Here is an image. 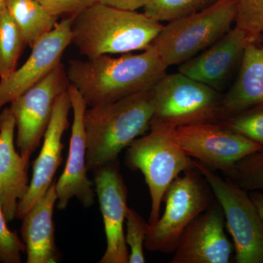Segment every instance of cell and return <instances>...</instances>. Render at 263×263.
I'll return each instance as SVG.
<instances>
[{"label":"cell","mask_w":263,"mask_h":263,"mask_svg":"<svg viewBox=\"0 0 263 263\" xmlns=\"http://www.w3.org/2000/svg\"><path fill=\"white\" fill-rule=\"evenodd\" d=\"M167 68L152 45L138 54L70 60L67 75L86 105L93 107L152 89Z\"/></svg>","instance_id":"6da1fadb"},{"label":"cell","mask_w":263,"mask_h":263,"mask_svg":"<svg viewBox=\"0 0 263 263\" xmlns=\"http://www.w3.org/2000/svg\"><path fill=\"white\" fill-rule=\"evenodd\" d=\"M71 16L72 43L88 59L144 51L163 27L144 13L100 2Z\"/></svg>","instance_id":"7a4b0ae2"},{"label":"cell","mask_w":263,"mask_h":263,"mask_svg":"<svg viewBox=\"0 0 263 263\" xmlns=\"http://www.w3.org/2000/svg\"><path fill=\"white\" fill-rule=\"evenodd\" d=\"M152 89L86 108L84 114L88 171L118 160L119 154L150 130Z\"/></svg>","instance_id":"3957f363"},{"label":"cell","mask_w":263,"mask_h":263,"mask_svg":"<svg viewBox=\"0 0 263 263\" xmlns=\"http://www.w3.org/2000/svg\"><path fill=\"white\" fill-rule=\"evenodd\" d=\"M153 117L150 129H176L224 119L219 91L181 72L165 73L152 89Z\"/></svg>","instance_id":"277c9868"},{"label":"cell","mask_w":263,"mask_h":263,"mask_svg":"<svg viewBox=\"0 0 263 263\" xmlns=\"http://www.w3.org/2000/svg\"><path fill=\"white\" fill-rule=\"evenodd\" d=\"M235 18V0H219L205 9L169 22L152 45L167 67L181 65L226 35Z\"/></svg>","instance_id":"5b68a950"},{"label":"cell","mask_w":263,"mask_h":263,"mask_svg":"<svg viewBox=\"0 0 263 263\" xmlns=\"http://www.w3.org/2000/svg\"><path fill=\"white\" fill-rule=\"evenodd\" d=\"M174 131L167 127L152 128L146 136L132 142L126 151V165L141 171L149 190V224L160 218L161 204L171 183L184 171L195 167V160L175 141Z\"/></svg>","instance_id":"8992f818"},{"label":"cell","mask_w":263,"mask_h":263,"mask_svg":"<svg viewBox=\"0 0 263 263\" xmlns=\"http://www.w3.org/2000/svg\"><path fill=\"white\" fill-rule=\"evenodd\" d=\"M216 200L210 184L196 166L180 175L164 194L165 209L155 224H148L145 248L173 254L186 227Z\"/></svg>","instance_id":"52a82bcc"},{"label":"cell","mask_w":263,"mask_h":263,"mask_svg":"<svg viewBox=\"0 0 263 263\" xmlns=\"http://www.w3.org/2000/svg\"><path fill=\"white\" fill-rule=\"evenodd\" d=\"M195 166L222 208L226 226L234 242L235 262L263 263V219L247 192L199 161H195Z\"/></svg>","instance_id":"ba28073f"},{"label":"cell","mask_w":263,"mask_h":263,"mask_svg":"<svg viewBox=\"0 0 263 263\" xmlns=\"http://www.w3.org/2000/svg\"><path fill=\"white\" fill-rule=\"evenodd\" d=\"M62 62L44 78L10 103L17 128L19 154L29 161L44 137L57 100L70 86Z\"/></svg>","instance_id":"9c48e42d"},{"label":"cell","mask_w":263,"mask_h":263,"mask_svg":"<svg viewBox=\"0 0 263 263\" xmlns=\"http://www.w3.org/2000/svg\"><path fill=\"white\" fill-rule=\"evenodd\" d=\"M175 141L190 157L223 174L263 146L231 130L221 122L202 123L176 128Z\"/></svg>","instance_id":"30bf717a"},{"label":"cell","mask_w":263,"mask_h":263,"mask_svg":"<svg viewBox=\"0 0 263 263\" xmlns=\"http://www.w3.org/2000/svg\"><path fill=\"white\" fill-rule=\"evenodd\" d=\"M92 173L107 240L100 263H129L124 231L127 189L119 171V160L93 170Z\"/></svg>","instance_id":"8fae6325"},{"label":"cell","mask_w":263,"mask_h":263,"mask_svg":"<svg viewBox=\"0 0 263 263\" xmlns=\"http://www.w3.org/2000/svg\"><path fill=\"white\" fill-rule=\"evenodd\" d=\"M226 218L214 200L184 230L171 263H229L233 246L224 232Z\"/></svg>","instance_id":"7c38bea8"},{"label":"cell","mask_w":263,"mask_h":263,"mask_svg":"<svg viewBox=\"0 0 263 263\" xmlns=\"http://www.w3.org/2000/svg\"><path fill=\"white\" fill-rule=\"evenodd\" d=\"M72 16L57 23L32 48L27 61L0 81V112L6 104L42 80L54 67L61 63L64 52L72 43Z\"/></svg>","instance_id":"4fadbf2b"},{"label":"cell","mask_w":263,"mask_h":263,"mask_svg":"<svg viewBox=\"0 0 263 263\" xmlns=\"http://www.w3.org/2000/svg\"><path fill=\"white\" fill-rule=\"evenodd\" d=\"M67 91L72 104L73 122L67 163L63 174L56 182L57 205L60 210L65 209L73 197L84 206L91 207L95 203V197L86 167L84 114L87 105L80 91L73 85L70 84Z\"/></svg>","instance_id":"5bb4252c"},{"label":"cell","mask_w":263,"mask_h":263,"mask_svg":"<svg viewBox=\"0 0 263 263\" xmlns=\"http://www.w3.org/2000/svg\"><path fill=\"white\" fill-rule=\"evenodd\" d=\"M72 109L68 91L57 100L47 129L43 137L40 155L32 164V176L28 192L19 200L15 218L22 219L29 209L42 197L53 182L57 171L62 163V136L69 127L68 115Z\"/></svg>","instance_id":"9a60e30c"},{"label":"cell","mask_w":263,"mask_h":263,"mask_svg":"<svg viewBox=\"0 0 263 263\" xmlns=\"http://www.w3.org/2000/svg\"><path fill=\"white\" fill-rule=\"evenodd\" d=\"M252 41L245 31L235 25L210 47L181 64L178 72L219 91L240 65L245 48Z\"/></svg>","instance_id":"2e32d148"},{"label":"cell","mask_w":263,"mask_h":263,"mask_svg":"<svg viewBox=\"0 0 263 263\" xmlns=\"http://www.w3.org/2000/svg\"><path fill=\"white\" fill-rule=\"evenodd\" d=\"M15 121L11 109L0 112V204L7 221L13 220L19 200L29 190V161L15 151Z\"/></svg>","instance_id":"e0dca14e"},{"label":"cell","mask_w":263,"mask_h":263,"mask_svg":"<svg viewBox=\"0 0 263 263\" xmlns=\"http://www.w3.org/2000/svg\"><path fill=\"white\" fill-rule=\"evenodd\" d=\"M57 202L56 181L22 218L21 234L26 246L27 263L58 262L55 245L53 209Z\"/></svg>","instance_id":"ac0fdd59"},{"label":"cell","mask_w":263,"mask_h":263,"mask_svg":"<svg viewBox=\"0 0 263 263\" xmlns=\"http://www.w3.org/2000/svg\"><path fill=\"white\" fill-rule=\"evenodd\" d=\"M263 104V38L249 43L234 84L222 97L224 119Z\"/></svg>","instance_id":"d6986e66"},{"label":"cell","mask_w":263,"mask_h":263,"mask_svg":"<svg viewBox=\"0 0 263 263\" xmlns=\"http://www.w3.org/2000/svg\"><path fill=\"white\" fill-rule=\"evenodd\" d=\"M6 8L24 43L31 48L58 23V16L50 13L37 0H6Z\"/></svg>","instance_id":"ffe728a7"},{"label":"cell","mask_w":263,"mask_h":263,"mask_svg":"<svg viewBox=\"0 0 263 263\" xmlns=\"http://www.w3.org/2000/svg\"><path fill=\"white\" fill-rule=\"evenodd\" d=\"M25 45L16 24L6 8L0 18V81L15 70L18 57Z\"/></svg>","instance_id":"44dd1931"},{"label":"cell","mask_w":263,"mask_h":263,"mask_svg":"<svg viewBox=\"0 0 263 263\" xmlns=\"http://www.w3.org/2000/svg\"><path fill=\"white\" fill-rule=\"evenodd\" d=\"M219 0H150L143 13L159 22H171L212 6Z\"/></svg>","instance_id":"7402d4cb"},{"label":"cell","mask_w":263,"mask_h":263,"mask_svg":"<svg viewBox=\"0 0 263 263\" xmlns=\"http://www.w3.org/2000/svg\"><path fill=\"white\" fill-rule=\"evenodd\" d=\"M224 176L245 191L263 190V149L242 159Z\"/></svg>","instance_id":"603a6c76"},{"label":"cell","mask_w":263,"mask_h":263,"mask_svg":"<svg viewBox=\"0 0 263 263\" xmlns=\"http://www.w3.org/2000/svg\"><path fill=\"white\" fill-rule=\"evenodd\" d=\"M223 125L263 146V104L229 116Z\"/></svg>","instance_id":"cb8c5ba5"},{"label":"cell","mask_w":263,"mask_h":263,"mask_svg":"<svg viewBox=\"0 0 263 263\" xmlns=\"http://www.w3.org/2000/svg\"><path fill=\"white\" fill-rule=\"evenodd\" d=\"M235 25L245 31L253 41L263 36V0H235Z\"/></svg>","instance_id":"d4e9b609"},{"label":"cell","mask_w":263,"mask_h":263,"mask_svg":"<svg viewBox=\"0 0 263 263\" xmlns=\"http://www.w3.org/2000/svg\"><path fill=\"white\" fill-rule=\"evenodd\" d=\"M127 235L125 240L131 249L129 263H144L146 262L143 247L148 223L134 209L127 208L126 212Z\"/></svg>","instance_id":"484cf974"},{"label":"cell","mask_w":263,"mask_h":263,"mask_svg":"<svg viewBox=\"0 0 263 263\" xmlns=\"http://www.w3.org/2000/svg\"><path fill=\"white\" fill-rule=\"evenodd\" d=\"M7 222L0 204V262L19 263L21 254L26 252V246L18 234L8 228Z\"/></svg>","instance_id":"4316f807"},{"label":"cell","mask_w":263,"mask_h":263,"mask_svg":"<svg viewBox=\"0 0 263 263\" xmlns=\"http://www.w3.org/2000/svg\"><path fill=\"white\" fill-rule=\"evenodd\" d=\"M52 13L60 16L63 14L77 15L100 0H37Z\"/></svg>","instance_id":"83f0119b"},{"label":"cell","mask_w":263,"mask_h":263,"mask_svg":"<svg viewBox=\"0 0 263 263\" xmlns=\"http://www.w3.org/2000/svg\"><path fill=\"white\" fill-rule=\"evenodd\" d=\"M150 0H100L103 4L110 5L120 9L137 10L149 3Z\"/></svg>","instance_id":"f1b7e54d"},{"label":"cell","mask_w":263,"mask_h":263,"mask_svg":"<svg viewBox=\"0 0 263 263\" xmlns=\"http://www.w3.org/2000/svg\"><path fill=\"white\" fill-rule=\"evenodd\" d=\"M250 198L252 199L254 205L258 211L259 215L263 219V194L259 192L254 191L253 193L249 195Z\"/></svg>","instance_id":"f546056e"},{"label":"cell","mask_w":263,"mask_h":263,"mask_svg":"<svg viewBox=\"0 0 263 263\" xmlns=\"http://www.w3.org/2000/svg\"><path fill=\"white\" fill-rule=\"evenodd\" d=\"M6 10V0H0V18Z\"/></svg>","instance_id":"4dcf8cb0"}]
</instances>
